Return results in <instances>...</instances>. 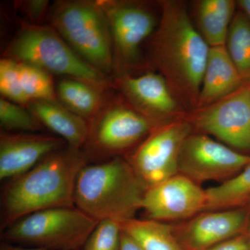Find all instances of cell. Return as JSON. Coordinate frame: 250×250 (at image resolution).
<instances>
[{
  "mask_svg": "<svg viewBox=\"0 0 250 250\" xmlns=\"http://www.w3.org/2000/svg\"><path fill=\"white\" fill-rule=\"evenodd\" d=\"M161 18L151 57L179 104L197 109L209 45L194 27L182 3H161Z\"/></svg>",
  "mask_w": 250,
  "mask_h": 250,
  "instance_id": "obj_1",
  "label": "cell"
},
{
  "mask_svg": "<svg viewBox=\"0 0 250 250\" xmlns=\"http://www.w3.org/2000/svg\"><path fill=\"white\" fill-rule=\"evenodd\" d=\"M88 161L84 152L67 146L9 180L1 192V231L35 212L75 207L77 177Z\"/></svg>",
  "mask_w": 250,
  "mask_h": 250,
  "instance_id": "obj_2",
  "label": "cell"
},
{
  "mask_svg": "<svg viewBox=\"0 0 250 250\" xmlns=\"http://www.w3.org/2000/svg\"><path fill=\"white\" fill-rule=\"evenodd\" d=\"M148 187L125 158L86 164L77 177L75 205L92 218L121 223L142 209Z\"/></svg>",
  "mask_w": 250,
  "mask_h": 250,
  "instance_id": "obj_3",
  "label": "cell"
},
{
  "mask_svg": "<svg viewBox=\"0 0 250 250\" xmlns=\"http://www.w3.org/2000/svg\"><path fill=\"white\" fill-rule=\"evenodd\" d=\"M4 57L39 67L51 75L86 82L103 91L113 86L107 76L81 58L52 26L22 21Z\"/></svg>",
  "mask_w": 250,
  "mask_h": 250,
  "instance_id": "obj_4",
  "label": "cell"
},
{
  "mask_svg": "<svg viewBox=\"0 0 250 250\" xmlns=\"http://www.w3.org/2000/svg\"><path fill=\"white\" fill-rule=\"evenodd\" d=\"M49 14L51 26L81 58L106 76L113 71L109 24L97 0L57 1Z\"/></svg>",
  "mask_w": 250,
  "mask_h": 250,
  "instance_id": "obj_5",
  "label": "cell"
},
{
  "mask_svg": "<svg viewBox=\"0 0 250 250\" xmlns=\"http://www.w3.org/2000/svg\"><path fill=\"white\" fill-rule=\"evenodd\" d=\"M98 224L76 207H57L20 219L1 231V238L26 248L80 250Z\"/></svg>",
  "mask_w": 250,
  "mask_h": 250,
  "instance_id": "obj_6",
  "label": "cell"
},
{
  "mask_svg": "<svg viewBox=\"0 0 250 250\" xmlns=\"http://www.w3.org/2000/svg\"><path fill=\"white\" fill-rule=\"evenodd\" d=\"M156 126L126 101L107 98L90 123L85 146L88 152L84 153L88 159L121 157L123 153L139 146Z\"/></svg>",
  "mask_w": 250,
  "mask_h": 250,
  "instance_id": "obj_7",
  "label": "cell"
},
{
  "mask_svg": "<svg viewBox=\"0 0 250 250\" xmlns=\"http://www.w3.org/2000/svg\"><path fill=\"white\" fill-rule=\"evenodd\" d=\"M188 121L157 125L126 159L148 188L179 174L181 149L192 134Z\"/></svg>",
  "mask_w": 250,
  "mask_h": 250,
  "instance_id": "obj_8",
  "label": "cell"
},
{
  "mask_svg": "<svg viewBox=\"0 0 250 250\" xmlns=\"http://www.w3.org/2000/svg\"><path fill=\"white\" fill-rule=\"evenodd\" d=\"M107 18L113 45V72L126 75L139 58L143 41L154 32V15L139 3L97 0Z\"/></svg>",
  "mask_w": 250,
  "mask_h": 250,
  "instance_id": "obj_9",
  "label": "cell"
},
{
  "mask_svg": "<svg viewBox=\"0 0 250 250\" xmlns=\"http://www.w3.org/2000/svg\"><path fill=\"white\" fill-rule=\"evenodd\" d=\"M250 164L241 154L204 134H190L184 141L179 159V173L194 182H225Z\"/></svg>",
  "mask_w": 250,
  "mask_h": 250,
  "instance_id": "obj_10",
  "label": "cell"
},
{
  "mask_svg": "<svg viewBox=\"0 0 250 250\" xmlns=\"http://www.w3.org/2000/svg\"><path fill=\"white\" fill-rule=\"evenodd\" d=\"M188 121L229 147L250 151V83L227 98L197 109Z\"/></svg>",
  "mask_w": 250,
  "mask_h": 250,
  "instance_id": "obj_11",
  "label": "cell"
},
{
  "mask_svg": "<svg viewBox=\"0 0 250 250\" xmlns=\"http://www.w3.org/2000/svg\"><path fill=\"white\" fill-rule=\"evenodd\" d=\"M207 200L206 190L197 182L179 173L148 188L142 209L151 220H185L205 212Z\"/></svg>",
  "mask_w": 250,
  "mask_h": 250,
  "instance_id": "obj_12",
  "label": "cell"
},
{
  "mask_svg": "<svg viewBox=\"0 0 250 250\" xmlns=\"http://www.w3.org/2000/svg\"><path fill=\"white\" fill-rule=\"evenodd\" d=\"M116 86L130 106L156 126L179 111V104L160 73L149 72L139 76L129 74L117 77Z\"/></svg>",
  "mask_w": 250,
  "mask_h": 250,
  "instance_id": "obj_13",
  "label": "cell"
},
{
  "mask_svg": "<svg viewBox=\"0 0 250 250\" xmlns=\"http://www.w3.org/2000/svg\"><path fill=\"white\" fill-rule=\"evenodd\" d=\"M66 146L58 136L1 131L0 179L11 180L25 173L46 156Z\"/></svg>",
  "mask_w": 250,
  "mask_h": 250,
  "instance_id": "obj_14",
  "label": "cell"
},
{
  "mask_svg": "<svg viewBox=\"0 0 250 250\" xmlns=\"http://www.w3.org/2000/svg\"><path fill=\"white\" fill-rule=\"evenodd\" d=\"M248 213L241 208L202 212L174 229L182 246L188 250H204L241 234Z\"/></svg>",
  "mask_w": 250,
  "mask_h": 250,
  "instance_id": "obj_15",
  "label": "cell"
},
{
  "mask_svg": "<svg viewBox=\"0 0 250 250\" xmlns=\"http://www.w3.org/2000/svg\"><path fill=\"white\" fill-rule=\"evenodd\" d=\"M245 84L226 46L210 47L197 109L227 98Z\"/></svg>",
  "mask_w": 250,
  "mask_h": 250,
  "instance_id": "obj_16",
  "label": "cell"
},
{
  "mask_svg": "<svg viewBox=\"0 0 250 250\" xmlns=\"http://www.w3.org/2000/svg\"><path fill=\"white\" fill-rule=\"evenodd\" d=\"M28 110L41 124L65 141L69 147L81 150L89 137L90 124L62 104L58 100L33 101Z\"/></svg>",
  "mask_w": 250,
  "mask_h": 250,
  "instance_id": "obj_17",
  "label": "cell"
},
{
  "mask_svg": "<svg viewBox=\"0 0 250 250\" xmlns=\"http://www.w3.org/2000/svg\"><path fill=\"white\" fill-rule=\"evenodd\" d=\"M105 92L107 91L70 78H62L56 85L59 103L90 124L106 103L108 97Z\"/></svg>",
  "mask_w": 250,
  "mask_h": 250,
  "instance_id": "obj_18",
  "label": "cell"
},
{
  "mask_svg": "<svg viewBox=\"0 0 250 250\" xmlns=\"http://www.w3.org/2000/svg\"><path fill=\"white\" fill-rule=\"evenodd\" d=\"M232 0H202L197 8L200 33L209 47L226 46L229 29L234 17Z\"/></svg>",
  "mask_w": 250,
  "mask_h": 250,
  "instance_id": "obj_19",
  "label": "cell"
},
{
  "mask_svg": "<svg viewBox=\"0 0 250 250\" xmlns=\"http://www.w3.org/2000/svg\"><path fill=\"white\" fill-rule=\"evenodd\" d=\"M120 225L122 231L144 250H184L174 228L163 222L134 218Z\"/></svg>",
  "mask_w": 250,
  "mask_h": 250,
  "instance_id": "obj_20",
  "label": "cell"
},
{
  "mask_svg": "<svg viewBox=\"0 0 250 250\" xmlns=\"http://www.w3.org/2000/svg\"><path fill=\"white\" fill-rule=\"evenodd\" d=\"M206 193L205 211L239 208L250 198V164L234 177L206 190Z\"/></svg>",
  "mask_w": 250,
  "mask_h": 250,
  "instance_id": "obj_21",
  "label": "cell"
},
{
  "mask_svg": "<svg viewBox=\"0 0 250 250\" xmlns=\"http://www.w3.org/2000/svg\"><path fill=\"white\" fill-rule=\"evenodd\" d=\"M226 47L244 83H250V20L244 13L233 17Z\"/></svg>",
  "mask_w": 250,
  "mask_h": 250,
  "instance_id": "obj_22",
  "label": "cell"
},
{
  "mask_svg": "<svg viewBox=\"0 0 250 250\" xmlns=\"http://www.w3.org/2000/svg\"><path fill=\"white\" fill-rule=\"evenodd\" d=\"M19 64L21 86L29 103L57 100L56 86L51 74L34 65L21 62Z\"/></svg>",
  "mask_w": 250,
  "mask_h": 250,
  "instance_id": "obj_23",
  "label": "cell"
},
{
  "mask_svg": "<svg viewBox=\"0 0 250 250\" xmlns=\"http://www.w3.org/2000/svg\"><path fill=\"white\" fill-rule=\"evenodd\" d=\"M0 125L4 131L8 132L22 131L35 133L43 128L29 110L2 97L0 99Z\"/></svg>",
  "mask_w": 250,
  "mask_h": 250,
  "instance_id": "obj_24",
  "label": "cell"
},
{
  "mask_svg": "<svg viewBox=\"0 0 250 250\" xmlns=\"http://www.w3.org/2000/svg\"><path fill=\"white\" fill-rule=\"evenodd\" d=\"M0 92L9 101L24 107L29 105L21 86L19 62L6 57L0 61Z\"/></svg>",
  "mask_w": 250,
  "mask_h": 250,
  "instance_id": "obj_25",
  "label": "cell"
},
{
  "mask_svg": "<svg viewBox=\"0 0 250 250\" xmlns=\"http://www.w3.org/2000/svg\"><path fill=\"white\" fill-rule=\"evenodd\" d=\"M121 235L118 222L101 220L98 222L83 248L84 250H120Z\"/></svg>",
  "mask_w": 250,
  "mask_h": 250,
  "instance_id": "obj_26",
  "label": "cell"
},
{
  "mask_svg": "<svg viewBox=\"0 0 250 250\" xmlns=\"http://www.w3.org/2000/svg\"><path fill=\"white\" fill-rule=\"evenodd\" d=\"M21 4V10L32 24H41L50 10L49 1L47 0H29L22 1Z\"/></svg>",
  "mask_w": 250,
  "mask_h": 250,
  "instance_id": "obj_27",
  "label": "cell"
},
{
  "mask_svg": "<svg viewBox=\"0 0 250 250\" xmlns=\"http://www.w3.org/2000/svg\"><path fill=\"white\" fill-rule=\"evenodd\" d=\"M204 250H250V238L240 234Z\"/></svg>",
  "mask_w": 250,
  "mask_h": 250,
  "instance_id": "obj_28",
  "label": "cell"
},
{
  "mask_svg": "<svg viewBox=\"0 0 250 250\" xmlns=\"http://www.w3.org/2000/svg\"><path fill=\"white\" fill-rule=\"evenodd\" d=\"M120 250H144L126 233L122 231Z\"/></svg>",
  "mask_w": 250,
  "mask_h": 250,
  "instance_id": "obj_29",
  "label": "cell"
},
{
  "mask_svg": "<svg viewBox=\"0 0 250 250\" xmlns=\"http://www.w3.org/2000/svg\"><path fill=\"white\" fill-rule=\"evenodd\" d=\"M0 250H47L41 249V248H26V247H21L16 246V245L10 244L2 241L0 246Z\"/></svg>",
  "mask_w": 250,
  "mask_h": 250,
  "instance_id": "obj_30",
  "label": "cell"
},
{
  "mask_svg": "<svg viewBox=\"0 0 250 250\" xmlns=\"http://www.w3.org/2000/svg\"><path fill=\"white\" fill-rule=\"evenodd\" d=\"M238 4L246 15L247 17L250 20V0H240L238 1Z\"/></svg>",
  "mask_w": 250,
  "mask_h": 250,
  "instance_id": "obj_31",
  "label": "cell"
}]
</instances>
